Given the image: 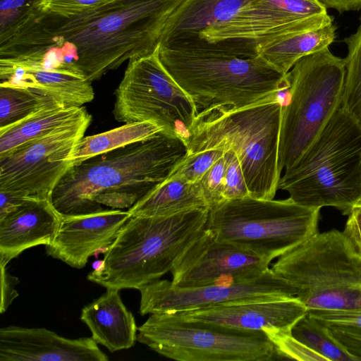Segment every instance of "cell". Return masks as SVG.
<instances>
[{"instance_id": "1", "label": "cell", "mask_w": 361, "mask_h": 361, "mask_svg": "<svg viewBox=\"0 0 361 361\" xmlns=\"http://www.w3.org/2000/svg\"><path fill=\"white\" fill-rule=\"evenodd\" d=\"M177 1L115 0L67 18L32 3L0 32V50L11 56L69 42L78 69L92 82L126 61L155 51Z\"/></svg>"}, {"instance_id": "2", "label": "cell", "mask_w": 361, "mask_h": 361, "mask_svg": "<svg viewBox=\"0 0 361 361\" xmlns=\"http://www.w3.org/2000/svg\"><path fill=\"white\" fill-rule=\"evenodd\" d=\"M187 154L182 139L161 130L73 165L51 201L62 216L129 209L163 183Z\"/></svg>"}, {"instance_id": "3", "label": "cell", "mask_w": 361, "mask_h": 361, "mask_svg": "<svg viewBox=\"0 0 361 361\" xmlns=\"http://www.w3.org/2000/svg\"><path fill=\"white\" fill-rule=\"evenodd\" d=\"M165 69L192 101L197 118L214 110L246 108L286 95L288 73L260 55L244 58L209 48H158Z\"/></svg>"}, {"instance_id": "4", "label": "cell", "mask_w": 361, "mask_h": 361, "mask_svg": "<svg viewBox=\"0 0 361 361\" xmlns=\"http://www.w3.org/2000/svg\"><path fill=\"white\" fill-rule=\"evenodd\" d=\"M209 208L170 216H131L87 276L107 288L137 289L160 279L206 228Z\"/></svg>"}, {"instance_id": "5", "label": "cell", "mask_w": 361, "mask_h": 361, "mask_svg": "<svg viewBox=\"0 0 361 361\" xmlns=\"http://www.w3.org/2000/svg\"><path fill=\"white\" fill-rule=\"evenodd\" d=\"M286 95L246 108L214 110L196 118L188 154L232 150L239 159L250 196L274 199L281 176L279 142Z\"/></svg>"}, {"instance_id": "6", "label": "cell", "mask_w": 361, "mask_h": 361, "mask_svg": "<svg viewBox=\"0 0 361 361\" xmlns=\"http://www.w3.org/2000/svg\"><path fill=\"white\" fill-rule=\"evenodd\" d=\"M279 189L300 205L332 207L346 216L361 202V128L341 107L285 170Z\"/></svg>"}, {"instance_id": "7", "label": "cell", "mask_w": 361, "mask_h": 361, "mask_svg": "<svg viewBox=\"0 0 361 361\" xmlns=\"http://www.w3.org/2000/svg\"><path fill=\"white\" fill-rule=\"evenodd\" d=\"M271 269L296 290L307 311L361 309V251L343 231L316 233Z\"/></svg>"}, {"instance_id": "8", "label": "cell", "mask_w": 361, "mask_h": 361, "mask_svg": "<svg viewBox=\"0 0 361 361\" xmlns=\"http://www.w3.org/2000/svg\"><path fill=\"white\" fill-rule=\"evenodd\" d=\"M279 132V167L290 168L341 107L345 62L329 47L304 56L288 73Z\"/></svg>"}, {"instance_id": "9", "label": "cell", "mask_w": 361, "mask_h": 361, "mask_svg": "<svg viewBox=\"0 0 361 361\" xmlns=\"http://www.w3.org/2000/svg\"><path fill=\"white\" fill-rule=\"evenodd\" d=\"M319 212L290 197L247 196L211 206L206 227L219 240L271 262L318 232Z\"/></svg>"}, {"instance_id": "10", "label": "cell", "mask_w": 361, "mask_h": 361, "mask_svg": "<svg viewBox=\"0 0 361 361\" xmlns=\"http://www.w3.org/2000/svg\"><path fill=\"white\" fill-rule=\"evenodd\" d=\"M137 341L178 361H269L279 357L263 331L189 321L173 313L151 314Z\"/></svg>"}, {"instance_id": "11", "label": "cell", "mask_w": 361, "mask_h": 361, "mask_svg": "<svg viewBox=\"0 0 361 361\" xmlns=\"http://www.w3.org/2000/svg\"><path fill=\"white\" fill-rule=\"evenodd\" d=\"M331 23L326 8L319 1L248 0L230 19L202 32L201 48L255 57L283 35Z\"/></svg>"}, {"instance_id": "12", "label": "cell", "mask_w": 361, "mask_h": 361, "mask_svg": "<svg viewBox=\"0 0 361 361\" xmlns=\"http://www.w3.org/2000/svg\"><path fill=\"white\" fill-rule=\"evenodd\" d=\"M158 48L128 61L114 92L113 114L116 121L125 123H152L186 144L197 118L195 108L162 65Z\"/></svg>"}, {"instance_id": "13", "label": "cell", "mask_w": 361, "mask_h": 361, "mask_svg": "<svg viewBox=\"0 0 361 361\" xmlns=\"http://www.w3.org/2000/svg\"><path fill=\"white\" fill-rule=\"evenodd\" d=\"M92 118L56 129L0 156V192L51 199L53 190L73 166L71 156Z\"/></svg>"}, {"instance_id": "14", "label": "cell", "mask_w": 361, "mask_h": 361, "mask_svg": "<svg viewBox=\"0 0 361 361\" xmlns=\"http://www.w3.org/2000/svg\"><path fill=\"white\" fill-rule=\"evenodd\" d=\"M138 290L141 315L190 311L249 300L292 297L297 293L271 268L255 279L241 282L182 288L173 286L171 281L158 279Z\"/></svg>"}, {"instance_id": "15", "label": "cell", "mask_w": 361, "mask_h": 361, "mask_svg": "<svg viewBox=\"0 0 361 361\" xmlns=\"http://www.w3.org/2000/svg\"><path fill=\"white\" fill-rule=\"evenodd\" d=\"M270 262L219 240L207 227L176 262L171 283L182 288L226 284L255 279Z\"/></svg>"}, {"instance_id": "16", "label": "cell", "mask_w": 361, "mask_h": 361, "mask_svg": "<svg viewBox=\"0 0 361 361\" xmlns=\"http://www.w3.org/2000/svg\"><path fill=\"white\" fill-rule=\"evenodd\" d=\"M181 319L247 331L291 332L307 313L296 297L249 300L185 312H172Z\"/></svg>"}, {"instance_id": "17", "label": "cell", "mask_w": 361, "mask_h": 361, "mask_svg": "<svg viewBox=\"0 0 361 361\" xmlns=\"http://www.w3.org/2000/svg\"><path fill=\"white\" fill-rule=\"evenodd\" d=\"M130 217L128 210L122 209L62 216L54 240L45 245L46 254L81 269L92 255L107 249Z\"/></svg>"}, {"instance_id": "18", "label": "cell", "mask_w": 361, "mask_h": 361, "mask_svg": "<svg viewBox=\"0 0 361 361\" xmlns=\"http://www.w3.org/2000/svg\"><path fill=\"white\" fill-rule=\"evenodd\" d=\"M91 337L67 338L44 328L0 329V361H107Z\"/></svg>"}, {"instance_id": "19", "label": "cell", "mask_w": 361, "mask_h": 361, "mask_svg": "<svg viewBox=\"0 0 361 361\" xmlns=\"http://www.w3.org/2000/svg\"><path fill=\"white\" fill-rule=\"evenodd\" d=\"M61 219L51 199L31 197L0 216V266L27 249L51 244Z\"/></svg>"}, {"instance_id": "20", "label": "cell", "mask_w": 361, "mask_h": 361, "mask_svg": "<svg viewBox=\"0 0 361 361\" xmlns=\"http://www.w3.org/2000/svg\"><path fill=\"white\" fill-rule=\"evenodd\" d=\"M248 0H178L163 28L159 47L171 50L197 49L201 34L232 16Z\"/></svg>"}, {"instance_id": "21", "label": "cell", "mask_w": 361, "mask_h": 361, "mask_svg": "<svg viewBox=\"0 0 361 361\" xmlns=\"http://www.w3.org/2000/svg\"><path fill=\"white\" fill-rule=\"evenodd\" d=\"M0 82L36 90L66 106H82L94 98L91 82L70 71L44 69L0 59Z\"/></svg>"}, {"instance_id": "22", "label": "cell", "mask_w": 361, "mask_h": 361, "mask_svg": "<svg viewBox=\"0 0 361 361\" xmlns=\"http://www.w3.org/2000/svg\"><path fill=\"white\" fill-rule=\"evenodd\" d=\"M119 291L107 288L102 295L85 306L80 315L92 338L111 353L133 347L138 331L135 317L123 302Z\"/></svg>"}, {"instance_id": "23", "label": "cell", "mask_w": 361, "mask_h": 361, "mask_svg": "<svg viewBox=\"0 0 361 361\" xmlns=\"http://www.w3.org/2000/svg\"><path fill=\"white\" fill-rule=\"evenodd\" d=\"M92 116L84 106H47L10 126L0 128V156L56 129L71 126Z\"/></svg>"}, {"instance_id": "24", "label": "cell", "mask_w": 361, "mask_h": 361, "mask_svg": "<svg viewBox=\"0 0 361 361\" xmlns=\"http://www.w3.org/2000/svg\"><path fill=\"white\" fill-rule=\"evenodd\" d=\"M209 208L199 182L168 177L128 211L131 216H170Z\"/></svg>"}, {"instance_id": "25", "label": "cell", "mask_w": 361, "mask_h": 361, "mask_svg": "<svg viewBox=\"0 0 361 361\" xmlns=\"http://www.w3.org/2000/svg\"><path fill=\"white\" fill-rule=\"evenodd\" d=\"M336 29L331 23L283 35L262 48L259 55L286 75L300 59L329 47L335 39Z\"/></svg>"}, {"instance_id": "26", "label": "cell", "mask_w": 361, "mask_h": 361, "mask_svg": "<svg viewBox=\"0 0 361 361\" xmlns=\"http://www.w3.org/2000/svg\"><path fill=\"white\" fill-rule=\"evenodd\" d=\"M162 130L150 122H133L99 134L82 137L71 156L73 165L129 144L147 139Z\"/></svg>"}, {"instance_id": "27", "label": "cell", "mask_w": 361, "mask_h": 361, "mask_svg": "<svg viewBox=\"0 0 361 361\" xmlns=\"http://www.w3.org/2000/svg\"><path fill=\"white\" fill-rule=\"evenodd\" d=\"M56 104L63 105L36 90L0 82V128L13 125L42 108Z\"/></svg>"}, {"instance_id": "28", "label": "cell", "mask_w": 361, "mask_h": 361, "mask_svg": "<svg viewBox=\"0 0 361 361\" xmlns=\"http://www.w3.org/2000/svg\"><path fill=\"white\" fill-rule=\"evenodd\" d=\"M348 47L345 58V76L341 107L361 128V16L355 33L344 39Z\"/></svg>"}, {"instance_id": "29", "label": "cell", "mask_w": 361, "mask_h": 361, "mask_svg": "<svg viewBox=\"0 0 361 361\" xmlns=\"http://www.w3.org/2000/svg\"><path fill=\"white\" fill-rule=\"evenodd\" d=\"M291 334L327 361H357L329 333L307 313L293 326Z\"/></svg>"}, {"instance_id": "30", "label": "cell", "mask_w": 361, "mask_h": 361, "mask_svg": "<svg viewBox=\"0 0 361 361\" xmlns=\"http://www.w3.org/2000/svg\"><path fill=\"white\" fill-rule=\"evenodd\" d=\"M224 154L219 149H209L187 154L178 164L169 177L178 178L189 183L199 182L211 166Z\"/></svg>"}, {"instance_id": "31", "label": "cell", "mask_w": 361, "mask_h": 361, "mask_svg": "<svg viewBox=\"0 0 361 361\" xmlns=\"http://www.w3.org/2000/svg\"><path fill=\"white\" fill-rule=\"evenodd\" d=\"M264 332L275 345L279 356L300 361H327L325 357L295 338L291 332L278 330Z\"/></svg>"}, {"instance_id": "32", "label": "cell", "mask_w": 361, "mask_h": 361, "mask_svg": "<svg viewBox=\"0 0 361 361\" xmlns=\"http://www.w3.org/2000/svg\"><path fill=\"white\" fill-rule=\"evenodd\" d=\"M224 200L250 196L245 176L236 154L232 150L224 151Z\"/></svg>"}, {"instance_id": "33", "label": "cell", "mask_w": 361, "mask_h": 361, "mask_svg": "<svg viewBox=\"0 0 361 361\" xmlns=\"http://www.w3.org/2000/svg\"><path fill=\"white\" fill-rule=\"evenodd\" d=\"M115 0H33L36 8L61 17H70Z\"/></svg>"}, {"instance_id": "34", "label": "cell", "mask_w": 361, "mask_h": 361, "mask_svg": "<svg viewBox=\"0 0 361 361\" xmlns=\"http://www.w3.org/2000/svg\"><path fill=\"white\" fill-rule=\"evenodd\" d=\"M308 315L326 327L361 330V309L344 310H312Z\"/></svg>"}, {"instance_id": "35", "label": "cell", "mask_w": 361, "mask_h": 361, "mask_svg": "<svg viewBox=\"0 0 361 361\" xmlns=\"http://www.w3.org/2000/svg\"><path fill=\"white\" fill-rule=\"evenodd\" d=\"M225 159L224 155L206 172L199 183L209 207L224 200V180Z\"/></svg>"}, {"instance_id": "36", "label": "cell", "mask_w": 361, "mask_h": 361, "mask_svg": "<svg viewBox=\"0 0 361 361\" xmlns=\"http://www.w3.org/2000/svg\"><path fill=\"white\" fill-rule=\"evenodd\" d=\"M331 335L353 356L361 361V330L326 327Z\"/></svg>"}, {"instance_id": "37", "label": "cell", "mask_w": 361, "mask_h": 361, "mask_svg": "<svg viewBox=\"0 0 361 361\" xmlns=\"http://www.w3.org/2000/svg\"><path fill=\"white\" fill-rule=\"evenodd\" d=\"M32 2L33 0H1L0 32L16 22Z\"/></svg>"}, {"instance_id": "38", "label": "cell", "mask_w": 361, "mask_h": 361, "mask_svg": "<svg viewBox=\"0 0 361 361\" xmlns=\"http://www.w3.org/2000/svg\"><path fill=\"white\" fill-rule=\"evenodd\" d=\"M1 279V313L4 312L11 305L15 298L18 296V292L14 286L18 283V279L9 275L6 271V267L0 266Z\"/></svg>"}, {"instance_id": "39", "label": "cell", "mask_w": 361, "mask_h": 361, "mask_svg": "<svg viewBox=\"0 0 361 361\" xmlns=\"http://www.w3.org/2000/svg\"><path fill=\"white\" fill-rule=\"evenodd\" d=\"M343 232L361 251V202L357 204L348 215Z\"/></svg>"}, {"instance_id": "40", "label": "cell", "mask_w": 361, "mask_h": 361, "mask_svg": "<svg viewBox=\"0 0 361 361\" xmlns=\"http://www.w3.org/2000/svg\"><path fill=\"white\" fill-rule=\"evenodd\" d=\"M326 8H334L340 12L361 9V0H318Z\"/></svg>"}, {"instance_id": "41", "label": "cell", "mask_w": 361, "mask_h": 361, "mask_svg": "<svg viewBox=\"0 0 361 361\" xmlns=\"http://www.w3.org/2000/svg\"><path fill=\"white\" fill-rule=\"evenodd\" d=\"M311 1H318V0H311Z\"/></svg>"}]
</instances>
